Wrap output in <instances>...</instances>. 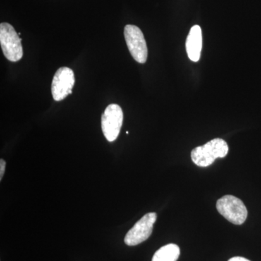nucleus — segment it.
Returning a JSON list of instances; mask_svg holds the SVG:
<instances>
[{"mask_svg": "<svg viewBox=\"0 0 261 261\" xmlns=\"http://www.w3.org/2000/svg\"><path fill=\"white\" fill-rule=\"evenodd\" d=\"M228 146L226 141L216 138L202 146L195 147L191 152L192 161L200 167H207L214 163L215 160L226 157Z\"/></svg>", "mask_w": 261, "mask_h": 261, "instance_id": "nucleus-1", "label": "nucleus"}, {"mask_svg": "<svg viewBox=\"0 0 261 261\" xmlns=\"http://www.w3.org/2000/svg\"><path fill=\"white\" fill-rule=\"evenodd\" d=\"M0 44L8 61L18 62L21 59L23 55L21 39L10 23L0 24Z\"/></svg>", "mask_w": 261, "mask_h": 261, "instance_id": "nucleus-2", "label": "nucleus"}, {"mask_svg": "<svg viewBox=\"0 0 261 261\" xmlns=\"http://www.w3.org/2000/svg\"><path fill=\"white\" fill-rule=\"evenodd\" d=\"M216 208L223 216L235 225L243 224L247 217L246 206L243 201L232 195H226L220 198Z\"/></svg>", "mask_w": 261, "mask_h": 261, "instance_id": "nucleus-3", "label": "nucleus"}, {"mask_svg": "<svg viewBox=\"0 0 261 261\" xmlns=\"http://www.w3.org/2000/svg\"><path fill=\"white\" fill-rule=\"evenodd\" d=\"M124 37L130 55L137 63H145L148 56L147 43L143 33L139 27L127 25L124 28Z\"/></svg>", "mask_w": 261, "mask_h": 261, "instance_id": "nucleus-4", "label": "nucleus"}, {"mask_svg": "<svg viewBox=\"0 0 261 261\" xmlns=\"http://www.w3.org/2000/svg\"><path fill=\"white\" fill-rule=\"evenodd\" d=\"M101 121L106 140L108 142H114L118 138L123 125V113L121 108L118 105H110L102 115Z\"/></svg>", "mask_w": 261, "mask_h": 261, "instance_id": "nucleus-5", "label": "nucleus"}, {"mask_svg": "<svg viewBox=\"0 0 261 261\" xmlns=\"http://www.w3.org/2000/svg\"><path fill=\"white\" fill-rule=\"evenodd\" d=\"M156 219L157 215L154 213L145 215L126 233L125 243L128 246H135L147 240L152 234Z\"/></svg>", "mask_w": 261, "mask_h": 261, "instance_id": "nucleus-6", "label": "nucleus"}, {"mask_svg": "<svg viewBox=\"0 0 261 261\" xmlns=\"http://www.w3.org/2000/svg\"><path fill=\"white\" fill-rule=\"evenodd\" d=\"M75 84L74 73L67 67L57 70L51 82V94L56 101H61L72 93Z\"/></svg>", "mask_w": 261, "mask_h": 261, "instance_id": "nucleus-7", "label": "nucleus"}, {"mask_svg": "<svg viewBox=\"0 0 261 261\" xmlns=\"http://www.w3.org/2000/svg\"><path fill=\"white\" fill-rule=\"evenodd\" d=\"M202 45V29L200 25H194L190 29L186 42L187 55L192 61L197 62L200 60Z\"/></svg>", "mask_w": 261, "mask_h": 261, "instance_id": "nucleus-8", "label": "nucleus"}, {"mask_svg": "<svg viewBox=\"0 0 261 261\" xmlns=\"http://www.w3.org/2000/svg\"><path fill=\"white\" fill-rule=\"evenodd\" d=\"M179 255V247L175 244H168L154 254L152 261H176Z\"/></svg>", "mask_w": 261, "mask_h": 261, "instance_id": "nucleus-9", "label": "nucleus"}, {"mask_svg": "<svg viewBox=\"0 0 261 261\" xmlns=\"http://www.w3.org/2000/svg\"><path fill=\"white\" fill-rule=\"evenodd\" d=\"M5 166H6V163L4 160H0V180L3 179V176H4Z\"/></svg>", "mask_w": 261, "mask_h": 261, "instance_id": "nucleus-10", "label": "nucleus"}, {"mask_svg": "<svg viewBox=\"0 0 261 261\" xmlns=\"http://www.w3.org/2000/svg\"><path fill=\"white\" fill-rule=\"evenodd\" d=\"M228 261H250L247 260V258H245L243 257H231V259H229Z\"/></svg>", "mask_w": 261, "mask_h": 261, "instance_id": "nucleus-11", "label": "nucleus"}]
</instances>
